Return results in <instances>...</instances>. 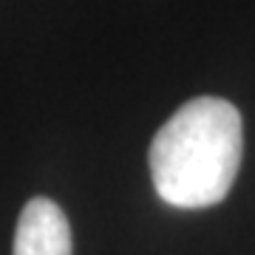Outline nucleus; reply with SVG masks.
<instances>
[{
	"instance_id": "nucleus-1",
	"label": "nucleus",
	"mask_w": 255,
	"mask_h": 255,
	"mask_svg": "<svg viewBox=\"0 0 255 255\" xmlns=\"http://www.w3.org/2000/svg\"><path fill=\"white\" fill-rule=\"evenodd\" d=\"M244 150L241 114L233 102L199 97L184 102L150 142V176L170 207L201 210L224 201Z\"/></svg>"
},
{
	"instance_id": "nucleus-2",
	"label": "nucleus",
	"mask_w": 255,
	"mask_h": 255,
	"mask_svg": "<svg viewBox=\"0 0 255 255\" xmlns=\"http://www.w3.org/2000/svg\"><path fill=\"white\" fill-rule=\"evenodd\" d=\"M11 255H71V224L57 201L43 196L26 201Z\"/></svg>"
}]
</instances>
